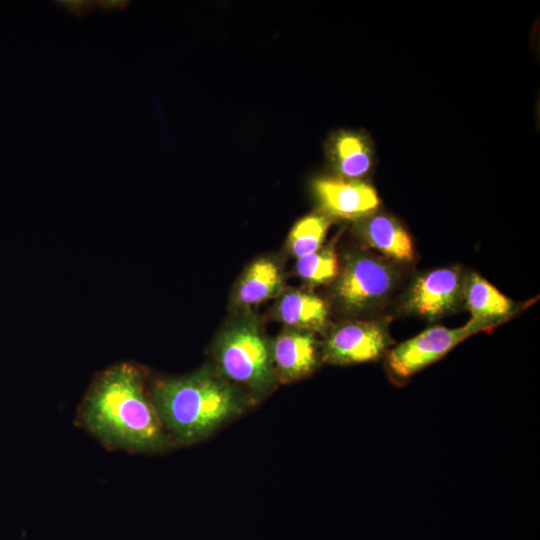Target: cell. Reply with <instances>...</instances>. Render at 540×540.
Here are the masks:
<instances>
[{"mask_svg": "<svg viewBox=\"0 0 540 540\" xmlns=\"http://www.w3.org/2000/svg\"><path fill=\"white\" fill-rule=\"evenodd\" d=\"M74 424L112 451L158 454L174 447L151 400L148 372L131 361L111 364L93 377Z\"/></svg>", "mask_w": 540, "mask_h": 540, "instance_id": "obj_1", "label": "cell"}, {"mask_svg": "<svg viewBox=\"0 0 540 540\" xmlns=\"http://www.w3.org/2000/svg\"><path fill=\"white\" fill-rule=\"evenodd\" d=\"M149 393L174 447L199 443L244 414L253 401L218 373L149 379Z\"/></svg>", "mask_w": 540, "mask_h": 540, "instance_id": "obj_2", "label": "cell"}, {"mask_svg": "<svg viewBox=\"0 0 540 540\" xmlns=\"http://www.w3.org/2000/svg\"><path fill=\"white\" fill-rule=\"evenodd\" d=\"M214 355L218 374L253 403L277 381L272 344L253 324H236L225 330L216 342Z\"/></svg>", "mask_w": 540, "mask_h": 540, "instance_id": "obj_3", "label": "cell"}, {"mask_svg": "<svg viewBox=\"0 0 540 540\" xmlns=\"http://www.w3.org/2000/svg\"><path fill=\"white\" fill-rule=\"evenodd\" d=\"M337 276L333 295L348 313L366 312L381 304L397 280L389 264L366 254L349 256Z\"/></svg>", "mask_w": 540, "mask_h": 540, "instance_id": "obj_4", "label": "cell"}, {"mask_svg": "<svg viewBox=\"0 0 540 540\" xmlns=\"http://www.w3.org/2000/svg\"><path fill=\"white\" fill-rule=\"evenodd\" d=\"M484 326L471 319L460 328H428L390 350L386 356V369L395 382H404L444 357L468 336L486 328Z\"/></svg>", "mask_w": 540, "mask_h": 540, "instance_id": "obj_5", "label": "cell"}, {"mask_svg": "<svg viewBox=\"0 0 540 540\" xmlns=\"http://www.w3.org/2000/svg\"><path fill=\"white\" fill-rule=\"evenodd\" d=\"M390 344L385 328L377 322L356 321L342 324L326 338L321 358L336 365L378 360Z\"/></svg>", "mask_w": 540, "mask_h": 540, "instance_id": "obj_6", "label": "cell"}, {"mask_svg": "<svg viewBox=\"0 0 540 540\" xmlns=\"http://www.w3.org/2000/svg\"><path fill=\"white\" fill-rule=\"evenodd\" d=\"M459 269L441 268L419 277L411 286L406 308L425 318H439L456 308L463 295Z\"/></svg>", "mask_w": 540, "mask_h": 540, "instance_id": "obj_7", "label": "cell"}, {"mask_svg": "<svg viewBox=\"0 0 540 540\" xmlns=\"http://www.w3.org/2000/svg\"><path fill=\"white\" fill-rule=\"evenodd\" d=\"M313 190L322 210L332 217L357 220L374 213L379 205L374 188L360 181L318 179Z\"/></svg>", "mask_w": 540, "mask_h": 540, "instance_id": "obj_8", "label": "cell"}, {"mask_svg": "<svg viewBox=\"0 0 540 540\" xmlns=\"http://www.w3.org/2000/svg\"><path fill=\"white\" fill-rule=\"evenodd\" d=\"M321 355L312 332L289 329L272 344L273 367L277 381H297L310 375Z\"/></svg>", "mask_w": 540, "mask_h": 540, "instance_id": "obj_9", "label": "cell"}, {"mask_svg": "<svg viewBox=\"0 0 540 540\" xmlns=\"http://www.w3.org/2000/svg\"><path fill=\"white\" fill-rule=\"evenodd\" d=\"M355 232L369 246L399 261L414 259L413 242L398 221L384 214H370L357 219Z\"/></svg>", "mask_w": 540, "mask_h": 540, "instance_id": "obj_10", "label": "cell"}, {"mask_svg": "<svg viewBox=\"0 0 540 540\" xmlns=\"http://www.w3.org/2000/svg\"><path fill=\"white\" fill-rule=\"evenodd\" d=\"M276 314L279 320L293 329L312 332L325 327L329 310L318 296L294 290L280 298Z\"/></svg>", "mask_w": 540, "mask_h": 540, "instance_id": "obj_11", "label": "cell"}, {"mask_svg": "<svg viewBox=\"0 0 540 540\" xmlns=\"http://www.w3.org/2000/svg\"><path fill=\"white\" fill-rule=\"evenodd\" d=\"M462 297L472 314V320L486 326L492 320L507 316L513 307L510 299L475 273L465 281Z\"/></svg>", "mask_w": 540, "mask_h": 540, "instance_id": "obj_12", "label": "cell"}, {"mask_svg": "<svg viewBox=\"0 0 540 540\" xmlns=\"http://www.w3.org/2000/svg\"><path fill=\"white\" fill-rule=\"evenodd\" d=\"M282 287V273L271 259L253 262L239 281L237 301L244 306L262 303L276 295Z\"/></svg>", "mask_w": 540, "mask_h": 540, "instance_id": "obj_13", "label": "cell"}, {"mask_svg": "<svg viewBox=\"0 0 540 540\" xmlns=\"http://www.w3.org/2000/svg\"><path fill=\"white\" fill-rule=\"evenodd\" d=\"M336 171L346 179H357L368 172L372 162L367 141L354 133H341L332 144Z\"/></svg>", "mask_w": 540, "mask_h": 540, "instance_id": "obj_14", "label": "cell"}, {"mask_svg": "<svg viewBox=\"0 0 540 540\" xmlns=\"http://www.w3.org/2000/svg\"><path fill=\"white\" fill-rule=\"evenodd\" d=\"M329 227V220L322 215H309L299 220L290 231L288 247L300 258L321 248Z\"/></svg>", "mask_w": 540, "mask_h": 540, "instance_id": "obj_15", "label": "cell"}, {"mask_svg": "<svg viewBox=\"0 0 540 540\" xmlns=\"http://www.w3.org/2000/svg\"><path fill=\"white\" fill-rule=\"evenodd\" d=\"M298 276L312 285L325 284L337 277L339 263L332 247L319 250L298 258L296 264Z\"/></svg>", "mask_w": 540, "mask_h": 540, "instance_id": "obj_16", "label": "cell"}, {"mask_svg": "<svg viewBox=\"0 0 540 540\" xmlns=\"http://www.w3.org/2000/svg\"><path fill=\"white\" fill-rule=\"evenodd\" d=\"M57 3L69 13L75 16H83L94 7V2L87 0H61Z\"/></svg>", "mask_w": 540, "mask_h": 540, "instance_id": "obj_17", "label": "cell"}, {"mask_svg": "<svg viewBox=\"0 0 540 540\" xmlns=\"http://www.w3.org/2000/svg\"><path fill=\"white\" fill-rule=\"evenodd\" d=\"M97 3L105 11H114L125 9L129 2L125 0H101Z\"/></svg>", "mask_w": 540, "mask_h": 540, "instance_id": "obj_18", "label": "cell"}]
</instances>
